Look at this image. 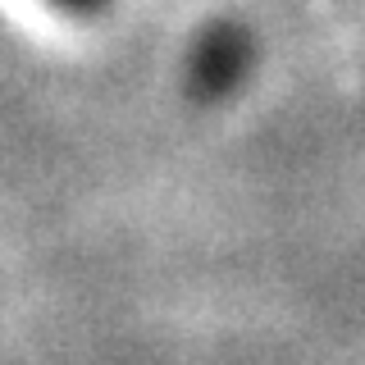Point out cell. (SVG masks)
<instances>
[{
	"instance_id": "cell-1",
	"label": "cell",
	"mask_w": 365,
	"mask_h": 365,
	"mask_svg": "<svg viewBox=\"0 0 365 365\" xmlns=\"http://www.w3.org/2000/svg\"><path fill=\"white\" fill-rule=\"evenodd\" d=\"M242 64H247V41L237 37V32H215L197 51V83L205 91H224L242 73Z\"/></svg>"
},
{
	"instance_id": "cell-2",
	"label": "cell",
	"mask_w": 365,
	"mask_h": 365,
	"mask_svg": "<svg viewBox=\"0 0 365 365\" xmlns=\"http://www.w3.org/2000/svg\"><path fill=\"white\" fill-rule=\"evenodd\" d=\"M55 5H64V9H78V14H91V9H101L106 0H55Z\"/></svg>"
}]
</instances>
